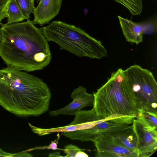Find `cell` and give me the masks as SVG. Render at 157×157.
I'll return each mask as SVG.
<instances>
[{"label": "cell", "mask_w": 157, "mask_h": 157, "mask_svg": "<svg viewBox=\"0 0 157 157\" xmlns=\"http://www.w3.org/2000/svg\"><path fill=\"white\" fill-rule=\"evenodd\" d=\"M0 25V56L8 67L31 72L49 64L52 54L48 41L32 21Z\"/></svg>", "instance_id": "cell-1"}, {"label": "cell", "mask_w": 157, "mask_h": 157, "mask_svg": "<svg viewBox=\"0 0 157 157\" xmlns=\"http://www.w3.org/2000/svg\"><path fill=\"white\" fill-rule=\"evenodd\" d=\"M51 93L35 76L7 67L0 69V105L20 117L38 116L49 109Z\"/></svg>", "instance_id": "cell-2"}, {"label": "cell", "mask_w": 157, "mask_h": 157, "mask_svg": "<svg viewBox=\"0 0 157 157\" xmlns=\"http://www.w3.org/2000/svg\"><path fill=\"white\" fill-rule=\"evenodd\" d=\"M123 70L112 72L107 82L93 94V109L98 117L115 123L129 125L138 115L132 92L124 82Z\"/></svg>", "instance_id": "cell-3"}, {"label": "cell", "mask_w": 157, "mask_h": 157, "mask_svg": "<svg viewBox=\"0 0 157 157\" xmlns=\"http://www.w3.org/2000/svg\"><path fill=\"white\" fill-rule=\"evenodd\" d=\"M48 41L57 44L79 57L101 59L108 55L101 42L90 36L79 27L60 21H54L40 28Z\"/></svg>", "instance_id": "cell-4"}, {"label": "cell", "mask_w": 157, "mask_h": 157, "mask_svg": "<svg viewBox=\"0 0 157 157\" xmlns=\"http://www.w3.org/2000/svg\"><path fill=\"white\" fill-rule=\"evenodd\" d=\"M138 109L157 113V83L153 73L135 64L122 71Z\"/></svg>", "instance_id": "cell-5"}, {"label": "cell", "mask_w": 157, "mask_h": 157, "mask_svg": "<svg viewBox=\"0 0 157 157\" xmlns=\"http://www.w3.org/2000/svg\"><path fill=\"white\" fill-rule=\"evenodd\" d=\"M131 125L137 140V157H149L157 149V128L142 119H134Z\"/></svg>", "instance_id": "cell-6"}, {"label": "cell", "mask_w": 157, "mask_h": 157, "mask_svg": "<svg viewBox=\"0 0 157 157\" xmlns=\"http://www.w3.org/2000/svg\"><path fill=\"white\" fill-rule=\"evenodd\" d=\"M131 128V125L118 124L102 118L95 126L91 128L73 132H63V135L72 140L93 142L101 135Z\"/></svg>", "instance_id": "cell-7"}, {"label": "cell", "mask_w": 157, "mask_h": 157, "mask_svg": "<svg viewBox=\"0 0 157 157\" xmlns=\"http://www.w3.org/2000/svg\"><path fill=\"white\" fill-rule=\"evenodd\" d=\"M93 142L96 157H137L136 153L124 146L110 133L100 136Z\"/></svg>", "instance_id": "cell-8"}, {"label": "cell", "mask_w": 157, "mask_h": 157, "mask_svg": "<svg viewBox=\"0 0 157 157\" xmlns=\"http://www.w3.org/2000/svg\"><path fill=\"white\" fill-rule=\"evenodd\" d=\"M71 97L73 99L71 102L59 109L50 111V115L53 116L60 114L75 115L81 109L93 105V94L88 93L86 88L82 86L74 90L71 94Z\"/></svg>", "instance_id": "cell-9"}, {"label": "cell", "mask_w": 157, "mask_h": 157, "mask_svg": "<svg viewBox=\"0 0 157 157\" xmlns=\"http://www.w3.org/2000/svg\"><path fill=\"white\" fill-rule=\"evenodd\" d=\"M62 0H40L33 13V23L41 26L49 24V22L57 15L61 7Z\"/></svg>", "instance_id": "cell-10"}, {"label": "cell", "mask_w": 157, "mask_h": 157, "mask_svg": "<svg viewBox=\"0 0 157 157\" xmlns=\"http://www.w3.org/2000/svg\"><path fill=\"white\" fill-rule=\"evenodd\" d=\"M77 124H69L57 128H43L32 125L28 122L32 131L40 136H44L55 132H73L78 130L88 129L92 128L94 125V119L88 114H82L77 118Z\"/></svg>", "instance_id": "cell-11"}, {"label": "cell", "mask_w": 157, "mask_h": 157, "mask_svg": "<svg viewBox=\"0 0 157 157\" xmlns=\"http://www.w3.org/2000/svg\"><path fill=\"white\" fill-rule=\"evenodd\" d=\"M121 26L126 40L131 43L138 45L143 40V34L140 23L118 16Z\"/></svg>", "instance_id": "cell-12"}, {"label": "cell", "mask_w": 157, "mask_h": 157, "mask_svg": "<svg viewBox=\"0 0 157 157\" xmlns=\"http://www.w3.org/2000/svg\"><path fill=\"white\" fill-rule=\"evenodd\" d=\"M110 134L124 146L137 154L136 138L132 128Z\"/></svg>", "instance_id": "cell-13"}, {"label": "cell", "mask_w": 157, "mask_h": 157, "mask_svg": "<svg viewBox=\"0 0 157 157\" xmlns=\"http://www.w3.org/2000/svg\"><path fill=\"white\" fill-rule=\"evenodd\" d=\"M7 24L18 23L26 19L19 7L14 0H11L6 13Z\"/></svg>", "instance_id": "cell-14"}, {"label": "cell", "mask_w": 157, "mask_h": 157, "mask_svg": "<svg viewBox=\"0 0 157 157\" xmlns=\"http://www.w3.org/2000/svg\"><path fill=\"white\" fill-rule=\"evenodd\" d=\"M126 8L132 14L140 15L142 10V0H113Z\"/></svg>", "instance_id": "cell-15"}, {"label": "cell", "mask_w": 157, "mask_h": 157, "mask_svg": "<svg viewBox=\"0 0 157 157\" xmlns=\"http://www.w3.org/2000/svg\"><path fill=\"white\" fill-rule=\"evenodd\" d=\"M27 20L29 19L31 13H33L36 7L34 0H14Z\"/></svg>", "instance_id": "cell-16"}, {"label": "cell", "mask_w": 157, "mask_h": 157, "mask_svg": "<svg viewBox=\"0 0 157 157\" xmlns=\"http://www.w3.org/2000/svg\"><path fill=\"white\" fill-rule=\"evenodd\" d=\"M138 115L137 117L140 118L147 124L157 128V113L138 109Z\"/></svg>", "instance_id": "cell-17"}, {"label": "cell", "mask_w": 157, "mask_h": 157, "mask_svg": "<svg viewBox=\"0 0 157 157\" xmlns=\"http://www.w3.org/2000/svg\"><path fill=\"white\" fill-rule=\"evenodd\" d=\"M140 23L142 28L143 34L151 35L156 33L157 27L156 17Z\"/></svg>", "instance_id": "cell-18"}, {"label": "cell", "mask_w": 157, "mask_h": 157, "mask_svg": "<svg viewBox=\"0 0 157 157\" xmlns=\"http://www.w3.org/2000/svg\"><path fill=\"white\" fill-rule=\"evenodd\" d=\"M33 155L25 150L15 153L5 152L0 148V157H32Z\"/></svg>", "instance_id": "cell-19"}, {"label": "cell", "mask_w": 157, "mask_h": 157, "mask_svg": "<svg viewBox=\"0 0 157 157\" xmlns=\"http://www.w3.org/2000/svg\"><path fill=\"white\" fill-rule=\"evenodd\" d=\"M82 149L72 144L65 146L63 150L64 153L67 154L65 157H75L78 152Z\"/></svg>", "instance_id": "cell-20"}, {"label": "cell", "mask_w": 157, "mask_h": 157, "mask_svg": "<svg viewBox=\"0 0 157 157\" xmlns=\"http://www.w3.org/2000/svg\"><path fill=\"white\" fill-rule=\"evenodd\" d=\"M11 0H0V23L6 17V13Z\"/></svg>", "instance_id": "cell-21"}, {"label": "cell", "mask_w": 157, "mask_h": 157, "mask_svg": "<svg viewBox=\"0 0 157 157\" xmlns=\"http://www.w3.org/2000/svg\"><path fill=\"white\" fill-rule=\"evenodd\" d=\"M58 140H56L54 141H52L51 144L48 146H39L35 147L33 148H31L26 151H29L36 150H41V149H52L53 150H58L57 148Z\"/></svg>", "instance_id": "cell-22"}, {"label": "cell", "mask_w": 157, "mask_h": 157, "mask_svg": "<svg viewBox=\"0 0 157 157\" xmlns=\"http://www.w3.org/2000/svg\"><path fill=\"white\" fill-rule=\"evenodd\" d=\"M88 157L89 156L82 150L78 151L76 154L75 157Z\"/></svg>", "instance_id": "cell-23"}, {"label": "cell", "mask_w": 157, "mask_h": 157, "mask_svg": "<svg viewBox=\"0 0 157 157\" xmlns=\"http://www.w3.org/2000/svg\"><path fill=\"white\" fill-rule=\"evenodd\" d=\"M48 156L49 157H60L63 156L60 155L59 151H57L49 154Z\"/></svg>", "instance_id": "cell-24"}, {"label": "cell", "mask_w": 157, "mask_h": 157, "mask_svg": "<svg viewBox=\"0 0 157 157\" xmlns=\"http://www.w3.org/2000/svg\"><path fill=\"white\" fill-rule=\"evenodd\" d=\"M2 36L1 35V34H0V44L2 41Z\"/></svg>", "instance_id": "cell-25"}]
</instances>
